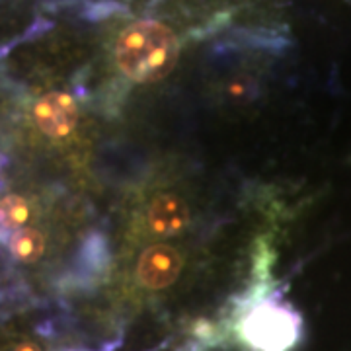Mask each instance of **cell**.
Returning <instances> with one entry per match:
<instances>
[{"label":"cell","instance_id":"cell-1","mask_svg":"<svg viewBox=\"0 0 351 351\" xmlns=\"http://www.w3.org/2000/svg\"><path fill=\"white\" fill-rule=\"evenodd\" d=\"M178 51V39L168 25L156 20H141L119 36L115 61L129 80L151 84L162 80L174 69Z\"/></svg>","mask_w":351,"mask_h":351},{"label":"cell","instance_id":"cell-2","mask_svg":"<svg viewBox=\"0 0 351 351\" xmlns=\"http://www.w3.org/2000/svg\"><path fill=\"white\" fill-rule=\"evenodd\" d=\"M242 338L256 351H289L299 338L301 320L279 301H263L242 320Z\"/></svg>","mask_w":351,"mask_h":351},{"label":"cell","instance_id":"cell-3","mask_svg":"<svg viewBox=\"0 0 351 351\" xmlns=\"http://www.w3.org/2000/svg\"><path fill=\"white\" fill-rule=\"evenodd\" d=\"M184 258L174 246L154 244L141 254L137 263V279L141 287L162 291L174 285L182 276Z\"/></svg>","mask_w":351,"mask_h":351},{"label":"cell","instance_id":"cell-4","mask_svg":"<svg viewBox=\"0 0 351 351\" xmlns=\"http://www.w3.org/2000/svg\"><path fill=\"white\" fill-rule=\"evenodd\" d=\"M78 104L66 92H49L34 106V121L49 138H66L78 125Z\"/></svg>","mask_w":351,"mask_h":351},{"label":"cell","instance_id":"cell-5","mask_svg":"<svg viewBox=\"0 0 351 351\" xmlns=\"http://www.w3.org/2000/svg\"><path fill=\"white\" fill-rule=\"evenodd\" d=\"M191 223L189 205L176 193H160L147 209V228L154 237L174 239Z\"/></svg>","mask_w":351,"mask_h":351},{"label":"cell","instance_id":"cell-6","mask_svg":"<svg viewBox=\"0 0 351 351\" xmlns=\"http://www.w3.org/2000/svg\"><path fill=\"white\" fill-rule=\"evenodd\" d=\"M32 217V205L20 193H6L0 197V240H6L14 232L25 228V223Z\"/></svg>","mask_w":351,"mask_h":351},{"label":"cell","instance_id":"cell-7","mask_svg":"<svg viewBox=\"0 0 351 351\" xmlns=\"http://www.w3.org/2000/svg\"><path fill=\"white\" fill-rule=\"evenodd\" d=\"M6 244L14 260L22 263H36L45 254L47 239L39 228L25 226L22 230L14 232L12 237L6 240Z\"/></svg>","mask_w":351,"mask_h":351},{"label":"cell","instance_id":"cell-8","mask_svg":"<svg viewBox=\"0 0 351 351\" xmlns=\"http://www.w3.org/2000/svg\"><path fill=\"white\" fill-rule=\"evenodd\" d=\"M14 351H39V348L36 343H29V341H24V343H20V346H16V350Z\"/></svg>","mask_w":351,"mask_h":351}]
</instances>
